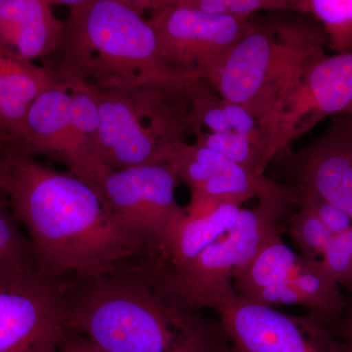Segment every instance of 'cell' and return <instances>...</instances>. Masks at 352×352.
<instances>
[{
  "mask_svg": "<svg viewBox=\"0 0 352 352\" xmlns=\"http://www.w3.org/2000/svg\"><path fill=\"white\" fill-rule=\"evenodd\" d=\"M4 191L27 229L38 270L57 279L99 276L149 256L116 219L94 186L38 163L15 145L3 149Z\"/></svg>",
  "mask_w": 352,
  "mask_h": 352,
  "instance_id": "6da1fadb",
  "label": "cell"
},
{
  "mask_svg": "<svg viewBox=\"0 0 352 352\" xmlns=\"http://www.w3.org/2000/svg\"><path fill=\"white\" fill-rule=\"evenodd\" d=\"M67 284L71 330L106 352H228L220 322L204 316L160 256Z\"/></svg>",
  "mask_w": 352,
  "mask_h": 352,
  "instance_id": "7a4b0ae2",
  "label": "cell"
},
{
  "mask_svg": "<svg viewBox=\"0 0 352 352\" xmlns=\"http://www.w3.org/2000/svg\"><path fill=\"white\" fill-rule=\"evenodd\" d=\"M51 3L69 7L56 46L41 59L53 85L96 91L193 80L164 57L152 25L131 1Z\"/></svg>",
  "mask_w": 352,
  "mask_h": 352,
  "instance_id": "3957f363",
  "label": "cell"
},
{
  "mask_svg": "<svg viewBox=\"0 0 352 352\" xmlns=\"http://www.w3.org/2000/svg\"><path fill=\"white\" fill-rule=\"evenodd\" d=\"M326 46L325 32L312 18L274 17L256 23L204 80L261 122L325 56Z\"/></svg>",
  "mask_w": 352,
  "mask_h": 352,
  "instance_id": "277c9868",
  "label": "cell"
},
{
  "mask_svg": "<svg viewBox=\"0 0 352 352\" xmlns=\"http://www.w3.org/2000/svg\"><path fill=\"white\" fill-rule=\"evenodd\" d=\"M188 82L94 91L100 163L112 170L170 164L190 136L196 135Z\"/></svg>",
  "mask_w": 352,
  "mask_h": 352,
  "instance_id": "5b68a950",
  "label": "cell"
},
{
  "mask_svg": "<svg viewBox=\"0 0 352 352\" xmlns=\"http://www.w3.org/2000/svg\"><path fill=\"white\" fill-rule=\"evenodd\" d=\"M234 291L266 307L298 305L315 320L331 326L342 318L346 302L320 259L294 252L275 234L234 278Z\"/></svg>",
  "mask_w": 352,
  "mask_h": 352,
  "instance_id": "8992f818",
  "label": "cell"
},
{
  "mask_svg": "<svg viewBox=\"0 0 352 352\" xmlns=\"http://www.w3.org/2000/svg\"><path fill=\"white\" fill-rule=\"evenodd\" d=\"M31 156L63 164L82 180L99 166V113L92 90L51 85L28 113L24 133L16 144Z\"/></svg>",
  "mask_w": 352,
  "mask_h": 352,
  "instance_id": "52a82bcc",
  "label": "cell"
},
{
  "mask_svg": "<svg viewBox=\"0 0 352 352\" xmlns=\"http://www.w3.org/2000/svg\"><path fill=\"white\" fill-rule=\"evenodd\" d=\"M199 307L219 315L228 352H349L328 326L309 314H286L245 300L232 282L212 289Z\"/></svg>",
  "mask_w": 352,
  "mask_h": 352,
  "instance_id": "ba28073f",
  "label": "cell"
},
{
  "mask_svg": "<svg viewBox=\"0 0 352 352\" xmlns=\"http://www.w3.org/2000/svg\"><path fill=\"white\" fill-rule=\"evenodd\" d=\"M85 182L96 189L120 226L140 240L151 256L160 254L168 236L186 215L176 201L179 182L168 163L124 170L101 164Z\"/></svg>",
  "mask_w": 352,
  "mask_h": 352,
  "instance_id": "9c48e42d",
  "label": "cell"
},
{
  "mask_svg": "<svg viewBox=\"0 0 352 352\" xmlns=\"http://www.w3.org/2000/svg\"><path fill=\"white\" fill-rule=\"evenodd\" d=\"M71 331L67 280L38 268L0 275V352H60Z\"/></svg>",
  "mask_w": 352,
  "mask_h": 352,
  "instance_id": "30bf717a",
  "label": "cell"
},
{
  "mask_svg": "<svg viewBox=\"0 0 352 352\" xmlns=\"http://www.w3.org/2000/svg\"><path fill=\"white\" fill-rule=\"evenodd\" d=\"M134 6L149 13L164 57L188 80L205 78L256 25L252 18L212 15L178 0H138Z\"/></svg>",
  "mask_w": 352,
  "mask_h": 352,
  "instance_id": "8fae6325",
  "label": "cell"
},
{
  "mask_svg": "<svg viewBox=\"0 0 352 352\" xmlns=\"http://www.w3.org/2000/svg\"><path fill=\"white\" fill-rule=\"evenodd\" d=\"M300 201V192H296L261 199L251 210L241 208L226 232L194 261L178 270L168 268L178 288L200 307L199 302L204 296L220 285L232 282L266 242L281 232L280 220L287 208L298 206Z\"/></svg>",
  "mask_w": 352,
  "mask_h": 352,
  "instance_id": "7c38bea8",
  "label": "cell"
},
{
  "mask_svg": "<svg viewBox=\"0 0 352 352\" xmlns=\"http://www.w3.org/2000/svg\"><path fill=\"white\" fill-rule=\"evenodd\" d=\"M351 100L352 51L322 57L292 94L259 122L266 135L264 170L280 152L322 120L344 113Z\"/></svg>",
  "mask_w": 352,
  "mask_h": 352,
  "instance_id": "4fadbf2b",
  "label": "cell"
},
{
  "mask_svg": "<svg viewBox=\"0 0 352 352\" xmlns=\"http://www.w3.org/2000/svg\"><path fill=\"white\" fill-rule=\"evenodd\" d=\"M170 166L178 182L191 192V201L185 208L187 214L203 212L222 204L242 206L252 198L289 195L298 189L279 184L247 170L223 155L199 144H185Z\"/></svg>",
  "mask_w": 352,
  "mask_h": 352,
  "instance_id": "5bb4252c",
  "label": "cell"
},
{
  "mask_svg": "<svg viewBox=\"0 0 352 352\" xmlns=\"http://www.w3.org/2000/svg\"><path fill=\"white\" fill-rule=\"evenodd\" d=\"M298 191L332 204L352 219V119L333 116L327 129L292 157Z\"/></svg>",
  "mask_w": 352,
  "mask_h": 352,
  "instance_id": "9a60e30c",
  "label": "cell"
},
{
  "mask_svg": "<svg viewBox=\"0 0 352 352\" xmlns=\"http://www.w3.org/2000/svg\"><path fill=\"white\" fill-rule=\"evenodd\" d=\"M63 28L46 0H0V56L23 63L54 50Z\"/></svg>",
  "mask_w": 352,
  "mask_h": 352,
  "instance_id": "2e32d148",
  "label": "cell"
},
{
  "mask_svg": "<svg viewBox=\"0 0 352 352\" xmlns=\"http://www.w3.org/2000/svg\"><path fill=\"white\" fill-rule=\"evenodd\" d=\"M50 85L43 67L0 56V145L19 141L30 109Z\"/></svg>",
  "mask_w": 352,
  "mask_h": 352,
  "instance_id": "e0dca14e",
  "label": "cell"
},
{
  "mask_svg": "<svg viewBox=\"0 0 352 352\" xmlns=\"http://www.w3.org/2000/svg\"><path fill=\"white\" fill-rule=\"evenodd\" d=\"M241 208L237 204H222L195 214L186 212L166 238L160 258L170 270L184 267L226 232Z\"/></svg>",
  "mask_w": 352,
  "mask_h": 352,
  "instance_id": "ac0fdd59",
  "label": "cell"
},
{
  "mask_svg": "<svg viewBox=\"0 0 352 352\" xmlns=\"http://www.w3.org/2000/svg\"><path fill=\"white\" fill-rule=\"evenodd\" d=\"M187 94L191 101L192 119L196 134L203 131L204 127H207L210 132L238 134L249 138L263 150L265 156V132L258 120L244 108L222 98L203 78L189 82Z\"/></svg>",
  "mask_w": 352,
  "mask_h": 352,
  "instance_id": "d6986e66",
  "label": "cell"
},
{
  "mask_svg": "<svg viewBox=\"0 0 352 352\" xmlns=\"http://www.w3.org/2000/svg\"><path fill=\"white\" fill-rule=\"evenodd\" d=\"M294 11L321 25L336 54L351 52L352 0H295Z\"/></svg>",
  "mask_w": 352,
  "mask_h": 352,
  "instance_id": "ffe728a7",
  "label": "cell"
},
{
  "mask_svg": "<svg viewBox=\"0 0 352 352\" xmlns=\"http://www.w3.org/2000/svg\"><path fill=\"white\" fill-rule=\"evenodd\" d=\"M10 208L6 194L0 193V275L38 268L31 241L23 237Z\"/></svg>",
  "mask_w": 352,
  "mask_h": 352,
  "instance_id": "44dd1931",
  "label": "cell"
},
{
  "mask_svg": "<svg viewBox=\"0 0 352 352\" xmlns=\"http://www.w3.org/2000/svg\"><path fill=\"white\" fill-rule=\"evenodd\" d=\"M195 142L223 155L236 164L258 175H263L264 153L249 138L234 133L201 131L195 135Z\"/></svg>",
  "mask_w": 352,
  "mask_h": 352,
  "instance_id": "7402d4cb",
  "label": "cell"
},
{
  "mask_svg": "<svg viewBox=\"0 0 352 352\" xmlns=\"http://www.w3.org/2000/svg\"><path fill=\"white\" fill-rule=\"evenodd\" d=\"M182 6L212 15L251 18L258 11H294L295 0H178Z\"/></svg>",
  "mask_w": 352,
  "mask_h": 352,
  "instance_id": "603a6c76",
  "label": "cell"
},
{
  "mask_svg": "<svg viewBox=\"0 0 352 352\" xmlns=\"http://www.w3.org/2000/svg\"><path fill=\"white\" fill-rule=\"evenodd\" d=\"M298 207L300 210L292 221L289 232L300 248V254L318 258L333 235L309 208Z\"/></svg>",
  "mask_w": 352,
  "mask_h": 352,
  "instance_id": "cb8c5ba5",
  "label": "cell"
},
{
  "mask_svg": "<svg viewBox=\"0 0 352 352\" xmlns=\"http://www.w3.org/2000/svg\"><path fill=\"white\" fill-rule=\"evenodd\" d=\"M324 268L339 287L352 296V226L339 235H333L320 258Z\"/></svg>",
  "mask_w": 352,
  "mask_h": 352,
  "instance_id": "d4e9b609",
  "label": "cell"
},
{
  "mask_svg": "<svg viewBox=\"0 0 352 352\" xmlns=\"http://www.w3.org/2000/svg\"><path fill=\"white\" fill-rule=\"evenodd\" d=\"M300 194L298 206L309 208L333 235H339L352 226L351 217L332 204L311 194Z\"/></svg>",
  "mask_w": 352,
  "mask_h": 352,
  "instance_id": "484cf974",
  "label": "cell"
},
{
  "mask_svg": "<svg viewBox=\"0 0 352 352\" xmlns=\"http://www.w3.org/2000/svg\"><path fill=\"white\" fill-rule=\"evenodd\" d=\"M328 327L336 337L346 344L349 352H352V300L346 302V310L342 318Z\"/></svg>",
  "mask_w": 352,
  "mask_h": 352,
  "instance_id": "4316f807",
  "label": "cell"
},
{
  "mask_svg": "<svg viewBox=\"0 0 352 352\" xmlns=\"http://www.w3.org/2000/svg\"><path fill=\"white\" fill-rule=\"evenodd\" d=\"M60 352H106L80 333L71 331Z\"/></svg>",
  "mask_w": 352,
  "mask_h": 352,
  "instance_id": "83f0119b",
  "label": "cell"
},
{
  "mask_svg": "<svg viewBox=\"0 0 352 352\" xmlns=\"http://www.w3.org/2000/svg\"><path fill=\"white\" fill-rule=\"evenodd\" d=\"M4 185H6V175H4L3 166V147L0 145V193H6Z\"/></svg>",
  "mask_w": 352,
  "mask_h": 352,
  "instance_id": "f1b7e54d",
  "label": "cell"
},
{
  "mask_svg": "<svg viewBox=\"0 0 352 352\" xmlns=\"http://www.w3.org/2000/svg\"><path fill=\"white\" fill-rule=\"evenodd\" d=\"M344 113H346V115L349 116V117L351 118V119H352V100L351 103H349V105L347 106V108L346 109V110H344Z\"/></svg>",
  "mask_w": 352,
  "mask_h": 352,
  "instance_id": "f546056e",
  "label": "cell"
}]
</instances>
